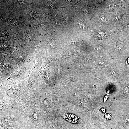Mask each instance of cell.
Listing matches in <instances>:
<instances>
[{
    "mask_svg": "<svg viewBox=\"0 0 129 129\" xmlns=\"http://www.w3.org/2000/svg\"><path fill=\"white\" fill-rule=\"evenodd\" d=\"M63 116L64 119L71 123L77 124L80 122L78 118L74 114L66 113L64 114Z\"/></svg>",
    "mask_w": 129,
    "mask_h": 129,
    "instance_id": "obj_1",
    "label": "cell"
},
{
    "mask_svg": "<svg viewBox=\"0 0 129 129\" xmlns=\"http://www.w3.org/2000/svg\"><path fill=\"white\" fill-rule=\"evenodd\" d=\"M94 37L99 39L107 38L109 37V32L102 30H97L95 31Z\"/></svg>",
    "mask_w": 129,
    "mask_h": 129,
    "instance_id": "obj_2",
    "label": "cell"
},
{
    "mask_svg": "<svg viewBox=\"0 0 129 129\" xmlns=\"http://www.w3.org/2000/svg\"><path fill=\"white\" fill-rule=\"evenodd\" d=\"M124 94L125 97L129 98V86L125 87L123 90Z\"/></svg>",
    "mask_w": 129,
    "mask_h": 129,
    "instance_id": "obj_3",
    "label": "cell"
},
{
    "mask_svg": "<svg viewBox=\"0 0 129 129\" xmlns=\"http://www.w3.org/2000/svg\"><path fill=\"white\" fill-rule=\"evenodd\" d=\"M100 21L103 24L107 23V19L103 16H100L99 18Z\"/></svg>",
    "mask_w": 129,
    "mask_h": 129,
    "instance_id": "obj_4",
    "label": "cell"
}]
</instances>
